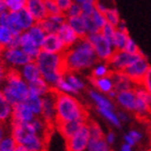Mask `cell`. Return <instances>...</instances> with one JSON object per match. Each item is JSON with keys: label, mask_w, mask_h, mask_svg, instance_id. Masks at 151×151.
<instances>
[{"label": "cell", "mask_w": 151, "mask_h": 151, "mask_svg": "<svg viewBox=\"0 0 151 151\" xmlns=\"http://www.w3.org/2000/svg\"><path fill=\"white\" fill-rule=\"evenodd\" d=\"M124 51H126L127 53L129 54H133V55H137V54H144L142 53V51L139 49V47L137 45V43H136L135 41L133 40L132 38L129 37V39H127V41H126L125 43V47H124V49H123Z\"/></svg>", "instance_id": "obj_40"}, {"label": "cell", "mask_w": 151, "mask_h": 151, "mask_svg": "<svg viewBox=\"0 0 151 151\" xmlns=\"http://www.w3.org/2000/svg\"><path fill=\"white\" fill-rule=\"evenodd\" d=\"M64 14L66 15V17H76V16H81L82 15V9L81 4L79 3L73 2L70 4V6L64 12Z\"/></svg>", "instance_id": "obj_43"}, {"label": "cell", "mask_w": 151, "mask_h": 151, "mask_svg": "<svg viewBox=\"0 0 151 151\" xmlns=\"http://www.w3.org/2000/svg\"><path fill=\"white\" fill-rule=\"evenodd\" d=\"M67 23L70 25V27L76 32V34L80 38H85L88 36L85 24L82 16H76V17H68Z\"/></svg>", "instance_id": "obj_26"}, {"label": "cell", "mask_w": 151, "mask_h": 151, "mask_svg": "<svg viewBox=\"0 0 151 151\" xmlns=\"http://www.w3.org/2000/svg\"><path fill=\"white\" fill-rule=\"evenodd\" d=\"M106 95H107V96L110 98V99H114V98L116 97V95H118V91H116V90H114V88H112V90L108 92Z\"/></svg>", "instance_id": "obj_58"}, {"label": "cell", "mask_w": 151, "mask_h": 151, "mask_svg": "<svg viewBox=\"0 0 151 151\" xmlns=\"http://www.w3.org/2000/svg\"><path fill=\"white\" fill-rule=\"evenodd\" d=\"M25 103L32 109V111L34 112V114L36 116H41V111H42V97L29 94L28 97L25 99Z\"/></svg>", "instance_id": "obj_30"}, {"label": "cell", "mask_w": 151, "mask_h": 151, "mask_svg": "<svg viewBox=\"0 0 151 151\" xmlns=\"http://www.w3.org/2000/svg\"><path fill=\"white\" fill-rule=\"evenodd\" d=\"M99 32H101V35L104 36L108 41H110L111 42L113 36H114V34H116V26L111 25V24H109V23H106V24L101 28Z\"/></svg>", "instance_id": "obj_42"}, {"label": "cell", "mask_w": 151, "mask_h": 151, "mask_svg": "<svg viewBox=\"0 0 151 151\" xmlns=\"http://www.w3.org/2000/svg\"><path fill=\"white\" fill-rule=\"evenodd\" d=\"M6 6L4 0H0V13L3 12V11H6Z\"/></svg>", "instance_id": "obj_60"}, {"label": "cell", "mask_w": 151, "mask_h": 151, "mask_svg": "<svg viewBox=\"0 0 151 151\" xmlns=\"http://www.w3.org/2000/svg\"><path fill=\"white\" fill-rule=\"evenodd\" d=\"M129 134L132 136L133 138L135 139V142H137V144L142 142V138H144V135H142V133L139 132V131H137V129H131V131L129 132Z\"/></svg>", "instance_id": "obj_53"}, {"label": "cell", "mask_w": 151, "mask_h": 151, "mask_svg": "<svg viewBox=\"0 0 151 151\" xmlns=\"http://www.w3.org/2000/svg\"><path fill=\"white\" fill-rule=\"evenodd\" d=\"M149 67H150L149 60L145 55V53H144L138 55L136 60H133L132 63L125 68L124 73L129 76L136 84H140L144 76L148 71Z\"/></svg>", "instance_id": "obj_8"}, {"label": "cell", "mask_w": 151, "mask_h": 151, "mask_svg": "<svg viewBox=\"0 0 151 151\" xmlns=\"http://www.w3.org/2000/svg\"><path fill=\"white\" fill-rule=\"evenodd\" d=\"M88 140H90V132H88V123L85 122L78 132H76L69 139L66 140V148L67 150L70 151H84L86 150Z\"/></svg>", "instance_id": "obj_9"}, {"label": "cell", "mask_w": 151, "mask_h": 151, "mask_svg": "<svg viewBox=\"0 0 151 151\" xmlns=\"http://www.w3.org/2000/svg\"><path fill=\"white\" fill-rule=\"evenodd\" d=\"M112 70L110 66L108 65L107 62H101L98 60L94 66L91 68V77L93 78H101V77H106V76L111 75Z\"/></svg>", "instance_id": "obj_28"}, {"label": "cell", "mask_w": 151, "mask_h": 151, "mask_svg": "<svg viewBox=\"0 0 151 151\" xmlns=\"http://www.w3.org/2000/svg\"><path fill=\"white\" fill-rule=\"evenodd\" d=\"M55 91L52 90L50 93L42 97V111L41 116L49 125L56 124V108H55Z\"/></svg>", "instance_id": "obj_11"}, {"label": "cell", "mask_w": 151, "mask_h": 151, "mask_svg": "<svg viewBox=\"0 0 151 151\" xmlns=\"http://www.w3.org/2000/svg\"><path fill=\"white\" fill-rule=\"evenodd\" d=\"M19 75H21V77H22L27 83L34 81V80H36V79L41 77L40 69H39V67H38L35 60H30V62H28L27 64H25L24 66L21 67L19 69Z\"/></svg>", "instance_id": "obj_21"}, {"label": "cell", "mask_w": 151, "mask_h": 151, "mask_svg": "<svg viewBox=\"0 0 151 151\" xmlns=\"http://www.w3.org/2000/svg\"><path fill=\"white\" fill-rule=\"evenodd\" d=\"M116 114H118V118H119V120L121 121V123H129V121H131V116H129V111L126 110H119L118 112H116Z\"/></svg>", "instance_id": "obj_50"}, {"label": "cell", "mask_w": 151, "mask_h": 151, "mask_svg": "<svg viewBox=\"0 0 151 151\" xmlns=\"http://www.w3.org/2000/svg\"><path fill=\"white\" fill-rule=\"evenodd\" d=\"M96 111L101 116H103L109 124L114 126L116 129H121L122 127V123L118 118V114L114 111V109H109V108H99L96 107Z\"/></svg>", "instance_id": "obj_25"}, {"label": "cell", "mask_w": 151, "mask_h": 151, "mask_svg": "<svg viewBox=\"0 0 151 151\" xmlns=\"http://www.w3.org/2000/svg\"><path fill=\"white\" fill-rule=\"evenodd\" d=\"M104 138H105V140L107 142L108 145L112 146V145H114V142H116V135L110 131V132H108L107 134H105Z\"/></svg>", "instance_id": "obj_52"}, {"label": "cell", "mask_w": 151, "mask_h": 151, "mask_svg": "<svg viewBox=\"0 0 151 151\" xmlns=\"http://www.w3.org/2000/svg\"><path fill=\"white\" fill-rule=\"evenodd\" d=\"M91 17H92V19H93V22L95 23V25L99 28V30H101V27L107 23L106 17H105V14L101 13V11H98V10H95L94 12H93V14L91 15Z\"/></svg>", "instance_id": "obj_45"}, {"label": "cell", "mask_w": 151, "mask_h": 151, "mask_svg": "<svg viewBox=\"0 0 151 151\" xmlns=\"http://www.w3.org/2000/svg\"><path fill=\"white\" fill-rule=\"evenodd\" d=\"M111 77L113 80V88L118 92L134 88L136 83L124 71H112Z\"/></svg>", "instance_id": "obj_16"}, {"label": "cell", "mask_w": 151, "mask_h": 151, "mask_svg": "<svg viewBox=\"0 0 151 151\" xmlns=\"http://www.w3.org/2000/svg\"><path fill=\"white\" fill-rule=\"evenodd\" d=\"M16 142L11 134H6L0 140V151H15Z\"/></svg>", "instance_id": "obj_37"}, {"label": "cell", "mask_w": 151, "mask_h": 151, "mask_svg": "<svg viewBox=\"0 0 151 151\" xmlns=\"http://www.w3.org/2000/svg\"><path fill=\"white\" fill-rule=\"evenodd\" d=\"M10 134L17 145H22L26 151H41L45 149L47 138L39 135L32 123H10Z\"/></svg>", "instance_id": "obj_4"}, {"label": "cell", "mask_w": 151, "mask_h": 151, "mask_svg": "<svg viewBox=\"0 0 151 151\" xmlns=\"http://www.w3.org/2000/svg\"><path fill=\"white\" fill-rule=\"evenodd\" d=\"M85 120H73V121H66V122L57 123V129L60 134L64 137L65 140L69 139L76 132H78L84 123Z\"/></svg>", "instance_id": "obj_17"}, {"label": "cell", "mask_w": 151, "mask_h": 151, "mask_svg": "<svg viewBox=\"0 0 151 151\" xmlns=\"http://www.w3.org/2000/svg\"><path fill=\"white\" fill-rule=\"evenodd\" d=\"M81 9L82 15L91 16L93 14V12L96 10V6H95V2H85L81 4Z\"/></svg>", "instance_id": "obj_47"}, {"label": "cell", "mask_w": 151, "mask_h": 151, "mask_svg": "<svg viewBox=\"0 0 151 151\" xmlns=\"http://www.w3.org/2000/svg\"><path fill=\"white\" fill-rule=\"evenodd\" d=\"M104 14H105V17H106L107 23H109V24H111V25H113V26H116L119 24L120 21H121L120 12H119V10L116 8V6L109 8Z\"/></svg>", "instance_id": "obj_36"}, {"label": "cell", "mask_w": 151, "mask_h": 151, "mask_svg": "<svg viewBox=\"0 0 151 151\" xmlns=\"http://www.w3.org/2000/svg\"><path fill=\"white\" fill-rule=\"evenodd\" d=\"M8 71H9V68L6 66V64L3 63L2 60L0 58V88H1V85L3 84L4 80H6Z\"/></svg>", "instance_id": "obj_49"}, {"label": "cell", "mask_w": 151, "mask_h": 151, "mask_svg": "<svg viewBox=\"0 0 151 151\" xmlns=\"http://www.w3.org/2000/svg\"><path fill=\"white\" fill-rule=\"evenodd\" d=\"M57 35L60 36V38L62 39L64 44L67 47V49L70 47H73V44L77 43L79 41V39H80V37H79V36L76 34L75 30L70 27V25L67 23V21L60 26V28L57 30Z\"/></svg>", "instance_id": "obj_18"}, {"label": "cell", "mask_w": 151, "mask_h": 151, "mask_svg": "<svg viewBox=\"0 0 151 151\" xmlns=\"http://www.w3.org/2000/svg\"><path fill=\"white\" fill-rule=\"evenodd\" d=\"M140 84L144 86V88L147 90L151 94V66L149 67L148 71L146 73V75L144 76V78L142 80V83Z\"/></svg>", "instance_id": "obj_48"}, {"label": "cell", "mask_w": 151, "mask_h": 151, "mask_svg": "<svg viewBox=\"0 0 151 151\" xmlns=\"http://www.w3.org/2000/svg\"><path fill=\"white\" fill-rule=\"evenodd\" d=\"M38 23L40 24L41 27L44 29V32H47V34L57 32V30H58V28H60V25H58L56 22H54L49 15H47L45 19H43L42 21H40V22H38Z\"/></svg>", "instance_id": "obj_38"}, {"label": "cell", "mask_w": 151, "mask_h": 151, "mask_svg": "<svg viewBox=\"0 0 151 151\" xmlns=\"http://www.w3.org/2000/svg\"><path fill=\"white\" fill-rule=\"evenodd\" d=\"M116 104L120 107L124 109V110L133 112L136 104V93L134 88H129V90H124V91L118 92L116 97L114 98Z\"/></svg>", "instance_id": "obj_14"}, {"label": "cell", "mask_w": 151, "mask_h": 151, "mask_svg": "<svg viewBox=\"0 0 151 151\" xmlns=\"http://www.w3.org/2000/svg\"><path fill=\"white\" fill-rule=\"evenodd\" d=\"M123 140H124V142H126V144H129V145L133 146V147H135V146L137 145V142H135V139L133 138V137L129 135V133L123 136Z\"/></svg>", "instance_id": "obj_54"}, {"label": "cell", "mask_w": 151, "mask_h": 151, "mask_svg": "<svg viewBox=\"0 0 151 151\" xmlns=\"http://www.w3.org/2000/svg\"><path fill=\"white\" fill-rule=\"evenodd\" d=\"M13 106L3 95L2 90L0 88V123L10 124L11 116H12Z\"/></svg>", "instance_id": "obj_24"}, {"label": "cell", "mask_w": 151, "mask_h": 151, "mask_svg": "<svg viewBox=\"0 0 151 151\" xmlns=\"http://www.w3.org/2000/svg\"><path fill=\"white\" fill-rule=\"evenodd\" d=\"M88 40L90 41L94 47L95 54L98 60L101 62H108L112 56L113 52H114V47L111 44L110 41H108L104 36L101 35V32L91 34V35L86 36Z\"/></svg>", "instance_id": "obj_7"}, {"label": "cell", "mask_w": 151, "mask_h": 151, "mask_svg": "<svg viewBox=\"0 0 151 151\" xmlns=\"http://www.w3.org/2000/svg\"><path fill=\"white\" fill-rule=\"evenodd\" d=\"M2 50H3V47L0 45V55H1V53H2Z\"/></svg>", "instance_id": "obj_61"}, {"label": "cell", "mask_w": 151, "mask_h": 151, "mask_svg": "<svg viewBox=\"0 0 151 151\" xmlns=\"http://www.w3.org/2000/svg\"><path fill=\"white\" fill-rule=\"evenodd\" d=\"M35 62L40 69L41 77L51 86H53L67 73L64 54L50 53L41 50L39 55L35 58Z\"/></svg>", "instance_id": "obj_2"}, {"label": "cell", "mask_w": 151, "mask_h": 151, "mask_svg": "<svg viewBox=\"0 0 151 151\" xmlns=\"http://www.w3.org/2000/svg\"><path fill=\"white\" fill-rule=\"evenodd\" d=\"M45 9L47 11V14H57V13H63L60 10L55 0H44Z\"/></svg>", "instance_id": "obj_46"}, {"label": "cell", "mask_w": 151, "mask_h": 151, "mask_svg": "<svg viewBox=\"0 0 151 151\" xmlns=\"http://www.w3.org/2000/svg\"><path fill=\"white\" fill-rule=\"evenodd\" d=\"M28 90L30 95H36V96H40L43 97L44 95L50 93L52 91V86L44 80L42 77L36 79L34 81L28 83Z\"/></svg>", "instance_id": "obj_22"}, {"label": "cell", "mask_w": 151, "mask_h": 151, "mask_svg": "<svg viewBox=\"0 0 151 151\" xmlns=\"http://www.w3.org/2000/svg\"><path fill=\"white\" fill-rule=\"evenodd\" d=\"M41 50L50 53L64 54L67 50V47L64 44L60 36L57 35V32H51L45 35L43 42L41 44Z\"/></svg>", "instance_id": "obj_12"}, {"label": "cell", "mask_w": 151, "mask_h": 151, "mask_svg": "<svg viewBox=\"0 0 151 151\" xmlns=\"http://www.w3.org/2000/svg\"><path fill=\"white\" fill-rule=\"evenodd\" d=\"M65 79L69 82L70 84L73 85V88L79 92H82L85 88V82L82 80L79 76H77L75 73H71V71H67L65 73Z\"/></svg>", "instance_id": "obj_35"}, {"label": "cell", "mask_w": 151, "mask_h": 151, "mask_svg": "<svg viewBox=\"0 0 151 151\" xmlns=\"http://www.w3.org/2000/svg\"><path fill=\"white\" fill-rule=\"evenodd\" d=\"M27 32H28V34L30 35L32 39L34 40V42L37 44L38 47H41V44H42V42H43L47 32H44V29L41 27L40 24L37 22L36 24H34L30 28L27 29Z\"/></svg>", "instance_id": "obj_29"}, {"label": "cell", "mask_w": 151, "mask_h": 151, "mask_svg": "<svg viewBox=\"0 0 151 151\" xmlns=\"http://www.w3.org/2000/svg\"><path fill=\"white\" fill-rule=\"evenodd\" d=\"M19 47H22L32 60H35L41 52V47L34 42L27 30H24L19 35Z\"/></svg>", "instance_id": "obj_15"}, {"label": "cell", "mask_w": 151, "mask_h": 151, "mask_svg": "<svg viewBox=\"0 0 151 151\" xmlns=\"http://www.w3.org/2000/svg\"><path fill=\"white\" fill-rule=\"evenodd\" d=\"M8 134V124L0 123V140Z\"/></svg>", "instance_id": "obj_55"}, {"label": "cell", "mask_w": 151, "mask_h": 151, "mask_svg": "<svg viewBox=\"0 0 151 151\" xmlns=\"http://www.w3.org/2000/svg\"><path fill=\"white\" fill-rule=\"evenodd\" d=\"M86 150L88 151H109L110 150V146L108 145L104 137H103V138H91V137H90Z\"/></svg>", "instance_id": "obj_32"}, {"label": "cell", "mask_w": 151, "mask_h": 151, "mask_svg": "<svg viewBox=\"0 0 151 151\" xmlns=\"http://www.w3.org/2000/svg\"><path fill=\"white\" fill-rule=\"evenodd\" d=\"M57 3V6H58V8H60V10L62 11V12H65L68 8L70 6V4L73 2V0H55Z\"/></svg>", "instance_id": "obj_51"}, {"label": "cell", "mask_w": 151, "mask_h": 151, "mask_svg": "<svg viewBox=\"0 0 151 151\" xmlns=\"http://www.w3.org/2000/svg\"><path fill=\"white\" fill-rule=\"evenodd\" d=\"M129 37V32H122V30L116 29V34L113 36L112 40H111V44L113 45L114 50H123Z\"/></svg>", "instance_id": "obj_33"}, {"label": "cell", "mask_w": 151, "mask_h": 151, "mask_svg": "<svg viewBox=\"0 0 151 151\" xmlns=\"http://www.w3.org/2000/svg\"><path fill=\"white\" fill-rule=\"evenodd\" d=\"M118 30H122V32H129L127 30V25H126V22L124 19H121V21L119 22V24L116 26Z\"/></svg>", "instance_id": "obj_56"}, {"label": "cell", "mask_w": 151, "mask_h": 151, "mask_svg": "<svg viewBox=\"0 0 151 151\" xmlns=\"http://www.w3.org/2000/svg\"><path fill=\"white\" fill-rule=\"evenodd\" d=\"M35 114L25 101L13 106L12 116L10 123H29L35 119Z\"/></svg>", "instance_id": "obj_13"}, {"label": "cell", "mask_w": 151, "mask_h": 151, "mask_svg": "<svg viewBox=\"0 0 151 151\" xmlns=\"http://www.w3.org/2000/svg\"><path fill=\"white\" fill-rule=\"evenodd\" d=\"M138 55L140 54L133 55V54L127 53L124 50H116L107 63L110 66L112 71H124L126 67L129 66L133 60H136Z\"/></svg>", "instance_id": "obj_10"}, {"label": "cell", "mask_w": 151, "mask_h": 151, "mask_svg": "<svg viewBox=\"0 0 151 151\" xmlns=\"http://www.w3.org/2000/svg\"><path fill=\"white\" fill-rule=\"evenodd\" d=\"M73 2L79 3V4H82V3L85 2H96V0H73Z\"/></svg>", "instance_id": "obj_59"}, {"label": "cell", "mask_w": 151, "mask_h": 151, "mask_svg": "<svg viewBox=\"0 0 151 151\" xmlns=\"http://www.w3.org/2000/svg\"><path fill=\"white\" fill-rule=\"evenodd\" d=\"M0 58L9 69H19L25 64L32 60L28 54L19 47H3Z\"/></svg>", "instance_id": "obj_6"}, {"label": "cell", "mask_w": 151, "mask_h": 151, "mask_svg": "<svg viewBox=\"0 0 151 151\" xmlns=\"http://www.w3.org/2000/svg\"><path fill=\"white\" fill-rule=\"evenodd\" d=\"M64 60L66 70L71 73L91 69L98 62L94 47L86 37L80 38L77 43L65 51Z\"/></svg>", "instance_id": "obj_1"}, {"label": "cell", "mask_w": 151, "mask_h": 151, "mask_svg": "<svg viewBox=\"0 0 151 151\" xmlns=\"http://www.w3.org/2000/svg\"><path fill=\"white\" fill-rule=\"evenodd\" d=\"M52 90H54L55 92H58V93H66V94L75 95V96L80 94V92L77 91L73 85L70 84L69 82L65 79V77L60 78V80L52 86Z\"/></svg>", "instance_id": "obj_27"}, {"label": "cell", "mask_w": 151, "mask_h": 151, "mask_svg": "<svg viewBox=\"0 0 151 151\" xmlns=\"http://www.w3.org/2000/svg\"><path fill=\"white\" fill-rule=\"evenodd\" d=\"M56 124L66 121L88 119V112L75 95L55 92Z\"/></svg>", "instance_id": "obj_3"}, {"label": "cell", "mask_w": 151, "mask_h": 151, "mask_svg": "<svg viewBox=\"0 0 151 151\" xmlns=\"http://www.w3.org/2000/svg\"><path fill=\"white\" fill-rule=\"evenodd\" d=\"M86 123H88V132H90V137L91 138H103L104 137L105 133L99 126V124H97L94 121H90V122L86 121Z\"/></svg>", "instance_id": "obj_39"}, {"label": "cell", "mask_w": 151, "mask_h": 151, "mask_svg": "<svg viewBox=\"0 0 151 151\" xmlns=\"http://www.w3.org/2000/svg\"><path fill=\"white\" fill-rule=\"evenodd\" d=\"M88 97L91 98V101L95 104L96 107L99 108H109V109H114V103L112 99L108 97L106 94H103L101 92H98L95 88H90L88 91Z\"/></svg>", "instance_id": "obj_20"}, {"label": "cell", "mask_w": 151, "mask_h": 151, "mask_svg": "<svg viewBox=\"0 0 151 151\" xmlns=\"http://www.w3.org/2000/svg\"><path fill=\"white\" fill-rule=\"evenodd\" d=\"M81 16L83 17V21H84L85 28H86L88 35H91V34H95V32H99V28L95 25V23L93 22V19H92L91 16H88V15H81Z\"/></svg>", "instance_id": "obj_44"}, {"label": "cell", "mask_w": 151, "mask_h": 151, "mask_svg": "<svg viewBox=\"0 0 151 151\" xmlns=\"http://www.w3.org/2000/svg\"><path fill=\"white\" fill-rule=\"evenodd\" d=\"M90 82L92 83L93 88L101 92L103 94H107L108 92L111 91L113 88V80L111 75L106 76V77H101V78H93L90 77Z\"/></svg>", "instance_id": "obj_23"}, {"label": "cell", "mask_w": 151, "mask_h": 151, "mask_svg": "<svg viewBox=\"0 0 151 151\" xmlns=\"http://www.w3.org/2000/svg\"><path fill=\"white\" fill-rule=\"evenodd\" d=\"M133 146L129 145V144H126V142H123L122 145H121V147H120V150L121 151H132L133 150Z\"/></svg>", "instance_id": "obj_57"}, {"label": "cell", "mask_w": 151, "mask_h": 151, "mask_svg": "<svg viewBox=\"0 0 151 151\" xmlns=\"http://www.w3.org/2000/svg\"><path fill=\"white\" fill-rule=\"evenodd\" d=\"M8 11H19L25 8L26 0H4Z\"/></svg>", "instance_id": "obj_41"}, {"label": "cell", "mask_w": 151, "mask_h": 151, "mask_svg": "<svg viewBox=\"0 0 151 151\" xmlns=\"http://www.w3.org/2000/svg\"><path fill=\"white\" fill-rule=\"evenodd\" d=\"M133 113H135L138 118H144L145 119L146 116H148L151 113V107L145 101H142V98L136 96V104Z\"/></svg>", "instance_id": "obj_34"}, {"label": "cell", "mask_w": 151, "mask_h": 151, "mask_svg": "<svg viewBox=\"0 0 151 151\" xmlns=\"http://www.w3.org/2000/svg\"><path fill=\"white\" fill-rule=\"evenodd\" d=\"M1 90L12 106L25 101L29 95L28 83L21 77L19 69H9Z\"/></svg>", "instance_id": "obj_5"}, {"label": "cell", "mask_w": 151, "mask_h": 151, "mask_svg": "<svg viewBox=\"0 0 151 151\" xmlns=\"http://www.w3.org/2000/svg\"><path fill=\"white\" fill-rule=\"evenodd\" d=\"M25 8L32 13L36 22H40L47 16V11L45 9L44 0H26Z\"/></svg>", "instance_id": "obj_19"}, {"label": "cell", "mask_w": 151, "mask_h": 151, "mask_svg": "<svg viewBox=\"0 0 151 151\" xmlns=\"http://www.w3.org/2000/svg\"><path fill=\"white\" fill-rule=\"evenodd\" d=\"M15 36L17 35H14V32L8 26L0 25V45L2 47H10Z\"/></svg>", "instance_id": "obj_31"}]
</instances>
